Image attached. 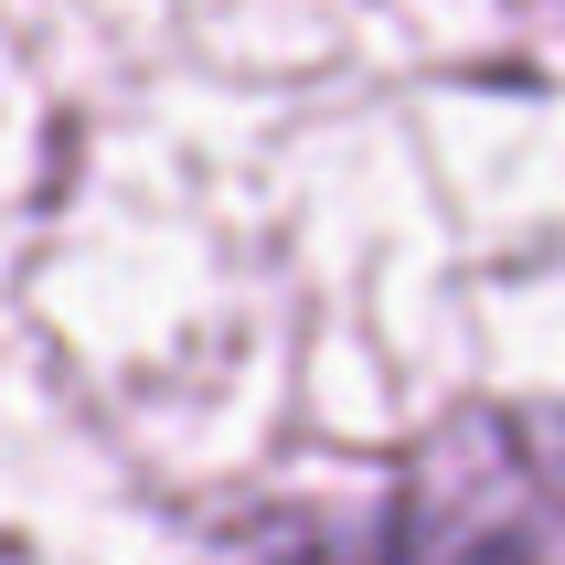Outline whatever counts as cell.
Segmentation results:
<instances>
[{
	"label": "cell",
	"mask_w": 565,
	"mask_h": 565,
	"mask_svg": "<svg viewBox=\"0 0 565 565\" xmlns=\"http://www.w3.org/2000/svg\"><path fill=\"white\" fill-rule=\"evenodd\" d=\"M278 565H565V416H470L384 502L288 534Z\"/></svg>",
	"instance_id": "1"
}]
</instances>
